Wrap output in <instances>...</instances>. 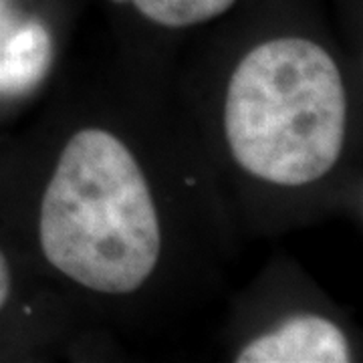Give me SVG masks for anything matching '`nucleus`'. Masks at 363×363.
Wrapping results in <instances>:
<instances>
[{"instance_id": "f257e3e1", "label": "nucleus", "mask_w": 363, "mask_h": 363, "mask_svg": "<svg viewBox=\"0 0 363 363\" xmlns=\"http://www.w3.org/2000/svg\"><path fill=\"white\" fill-rule=\"evenodd\" d=\"M40 248L71 281L128 295L160 259L156 204L140 164L105 130L77 131L63 147L40 204Z\"/></svg>"}, {"instance_id": "f03ea898", "label": "nucleus", "mask_w": 363, "mask_h": 363, "mask_svg": "<svg viewBox=\"0 0 363 363\" xmlns=\"http://www.w3.org/2000/svg\"><path fill=\"white\" fill-rule=\"evenodd\" d=\"M347 121L339 67L301 37L255 47L234 69L224 131L233 157L259 180L305 186L337 164Z\"/></svg>"}, {"instance_id": "7ed1b4c3", "label": "nucleus", "mask_w": 363, "mask_h": 363, "mask_svg": "<svg viewBox=\"0 0 363 363\" xmlns=\"http://www.w3.org/2000/svg\"><path fill=\"white\" fill-rule=\"evenodd\" d=\"M350 343L337 325L319 315H297L252 339L238 363H347Z\"/></svg>"}, {"instance_id": "20e7f679", "label": "nucleus", "mask_w": 363, "mask_h": 363, "mask_svg": "<svg viewBox=\"0 0 363 363\" xmlns=\"http://www.w3.org/2000/svg\"><path fill=\"white\" fill-rule=\"evenodd\" d=\"M51 35L39 21L16 23L0 43V93L16 95L35 87L51 65Z\"/></svg>"}, {"instance_id": "39448f33", "label": "nucleus", "mask_w": 363, "mask_h": 363, "mask_svg": "<svg viewBox=\"0 0 363 363\" xmlns=\"http://www.w3.org/2000/svg\"><path fill=\"white\" fill-rule=\"evenodd\" d=\"M131 2L142 16L168 28H184L208 23L226 11L236 0H113Z\"/></svg>"}, {"instance_id": "423d86ee", "label": "nucleus", "mask_w": 363, "mask_h": 363, "mask_svg": "<svg viewBox=\"0 0 363 363\" xmlns=\"http://www.w3.org/2000/svg\"><path fill=\"white\" fill-rule=\"evenodd\" d=\"M11 285H13V277H11V267L9 260L0 250V309L4 307L6 298L11 295Z\"/></svg>"}, {"instance_id": "0eeeda50", "label": "nucleus", "mask_w": 363, "mask_h": 363, "mask_svg": "<svg viewBox=\"0 0 363 363\" xmlns=\"http://www.w3.org/2000/svg\"><path fill=\"white\" fill-rule=\"evenodd\" d=\"M14 25H16V23L13 21L9 0H0V43L6 39V35L13 30Z\"/></svg>"}]
</instances>
